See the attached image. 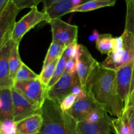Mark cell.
<instances>
[{"instance_id":"f35d334b","label":"cell","mask_w":134,"mask_h":134,"mask_svg":"<svg viewBox=\"0 0 134 134\" xmlns=\"http://www.w3.org/2000/svg\"><path fill=\"white\" fill-rule=\"evenodd\" d=\"M133 3H134V0H133Z\"/></svg>"},{"instance_id":"6da1fadb","label":"cell","mask_w":134,"mask_h":134,"mask_svg":"<svg viewBox=\"0 0 134 134\" xmlns=\"http://www.w3.org/2000/svg\"><path fill=\"white\" fill-rule=\"evenodd\" d=\"M87 94L104 107L107 113L116 118L122 115L124 103L117 91L116 71L102 66H94L85 86Z\"/></svg>"},{"instance_id":"f546056e","label":"cell","mask_w":134,"mask_h":134,"mask_svg":"<svg viewBox=\"0 0 134 134\" xmlns=\"http://www.w3.org/2000/svg\"><path fill=\"white\" fill-rule=\"evenodd\" d=\"M77 101V96L75 94H71L67 96L65 98L63 99L60 103V108L63 112H67L72 108Z\"/></svg>"},{"instance_id":"8992f818","label":"cell","mask_w":134,"mask_h":134,"mask_svg":"<svg viewBox=\"0 0 134 134\" xmlns=\"http://www.w3.org/2000/svg\"><path fill=\"white\" fill-rule=\"evenodd\" d=\"M79 85H81V82L77 73L71 74L65 72L53 86L47 89L46 98L60 104L64 98L72 94L73 88Z\"/></svg>"},{"instance_id":"7c38bea8","label":"cell","mask_w":134,"mask_h":134,"mask_svg":"<svg viewBox=\"0 0 134 134\" xmlns=\"http://www.w3.org/2000/svg\"><path fill=\"white\" fill-rule=\"evenodd\" d=\"M105 109L104 107L97 102L94 98L87 94V96L83 99L76 101L74 105L67 112L78 122L86 120L88 115L97 109Z\"/></svg>"},{"instance_id":"74e56055","label":"cell","mask_w":134,"mask_h":134,"mask_svg":"<svg viewBox=\"0 0 134 134\" xmlns=\"http://www.w3.org/2000/svg\"><path fill=\"white\" fill-rule=\"evenodd\" d=\"M38 134H43V133H38Z\"/></svg>"},{"instance_id":"4fadbf2b","label":"cell","mask_w":134,"mask_h":134,"mask_svg":"<svg viewBox=\"0 0 134 134\" xmlns=\"http://www.w3.org/2000/svg\"><path fill=\"white\" fill-rule=\"evenodd\" d=\"M113 119L108 115L97 122L87 120L77 122L79 134H111L114 132Z\"/></svg>"},{"instance_id":"2e32d148","label":"cell","mask_w":134,"mask_h":134,"mask_svg":"<svg viewBox=\"0 0 134 134\" xmlns=\"http://www.w3.org/2000/svg\"><path fill=\"white\" fill-rule=\"evenodd\" d=\"M43 119L41 114H35L15 122L16 134H38L41 133Z\"/></svg>"},{"instance_id":"ba28073f","label":"cell","mask_w":134,"mask_h":134,"mask_svg":"<svg viewBox=\"0 0 134 134\" xmlns=\"http://www.w3.org/2000/svg\"><path fill=\"white\" fill-rule=\"evenodd\" d=\"M20 10L10 1L0 11V48L11 40L12 33L16 23V18Z\"/></svg>"},{"instance_id":"7402d4cb","label":"cell","mask_w":134,"mask_h":134,"mask_svg":"<svg viewBox=\"0 0 134 134\" xmlns=\"http://www.w3.org/2000/svg\"><path fill=\"white\" fill-rule=\"evenodd\" d=\"M39 75L36 74L34 71L31 70L30 68H28L27 65H26L24 63L16 75L14 80V83L15 82L36 79L39 78Z\"/></svg>"},{"instance_id":"8fae6325","label":"cell","mask_w":134,"mask_h":134,"mask_svg":"<svg viewBox=\"0 0 134 134\" xmlns=\"http://www.w3.org/2000/svg\"><path fill=\"white\" fill-rule=\"evenodd\" d=\"M14 122L35 114H41V108L32 104L20 93L12 88Z\"/></svg>"},{"instance_id":"9c48e42d","label":"cell","mask_w":134,"mask_h":134,"mask_svg":"<svg viewBox=\"0 0 134 134\" xmlns=\"http://www.w3.org/2000/svg\"><path fill=\"white\" fill-rule=\"evenodd\" d=\"M134 61L123 65L116 71L117 91L124 103V109L127 107L131 94Z\"/></svg>"},{"instance_id":"484cf974","label":"cell","mask_w":134,"mask_h":134,"mask_svg":"<svg viewBox=\"0 0 134 134\" xmlns=\"http://www.w3.org/2000/svg\"><path fill=\"white\" fill-rule=\"evenodd\" d=\"M113 126L115 134H130L128 122L124 116L113 119Z\"/></svg>"},{"instance_id":"5bb4252c","label":"cell","mask_w":134,"mask_h":134,"mask_svg":"<svg viewBox=\"0 0 134 134\" xmlns=\"http://www.w3.org/2000/svg\"><path fill=\"white\" fill-rule=\"evenodd\" d=\"M14 43L10 40L0 48V89L13 88L14 85L9 66V55Z\"/></svg>"},{"instance_id":"5b68a950","label":"cell","mask_w":134,"mask_h":134,"mask_svg":"<svg viewBox=\"0 0 134 134\" xmlns=\"http://www.w3.org/2000/svg\"><path fill=\"white\" fill-rule=\"evenodd\" d=\"M13 88L32 104L41 108L46 99L47 88L39 78L15 82Z\"/></svg>"},{"instance_id":"7a4b0ae2","label":"cell","mask_w":134,"mask_h":134,"mask_svg":"<svg viewBox=\"0 0 134 134\" xmlns=\"http://www.w3.org/2000/svg\"><path fill=\"white\" fill-rule=\"evenodd\" d=\"M41 133L79 134L77 122L68 112H63L60 103L55 101L46 98L41 107Z\"/></svg>"},{"instance_id":"e0dca14e","label":"cell","mask_w":134,"mask_h":134,"mask_svg":"<svg viewBox=\"0 0 134 134\" xmlns=\"http://www.w3.org/2000/svg\"><path fill=\"white\" fill-rule=\"evenodd\" d=\"M7 120L14 121L12 88L0 89V122Z\"/></svg>"},{"instance_id":"d6986e66","label":"cell","mask_w":134,"mask_h":134,"mask_svg":"<svg viewBox=\"0 0 134 134\" xmlns=\"http://www.w3.org/2000/svg\"><path fill=\"white\" fill-rule=\"evenodd\" d=\"M19 44L14 43L11 50H10V55L9 58V72H10V78L14 82V78L17 72L20 68L22 67V62L19 54Z\"/></svg>"},{"instance_id":"44dd1931","label":"cell","mask_w":134,"mask_h":134,"mask_svg":"<svg viewBox=\"0 0 134 134\" xmlns=\"http://www.w3.org/2000/svg\"><path fill=\"white\" fill-rule=\"evenodd\" d=\"M114 37L111 34H100L96 41V48L102 54H109L113 48Z\"/></svg>"},{"instance_id":"ffe728a7","label":"cell","mask_w":134,"mask_h":134,"mask_svg":"<svg viewBox=\"0 0 134 134\" xmlns=\"http://www.w3.org/2000/svg\"><path fill=\"white\" fill-rule=\"evenodd\" d=\"M65 48V46L52 41L43 62V68L47 66L48 64L54 62L55 60H59L64 54Z\"/></svg>"},{"instance_id":"ac0fdd59","label":"cell","mask_w":134,"mask_h":134,"mask_svg":"<svg viewBox=\"0 0 134 134\" xmlns=\"http://www.w3.org/2000/svg\"><path fill=\"white\" fill-rule=\"evenodd\" d=\"M116 1L117 0H90L75 8L72 13H85L102 8L113 7L116 4Z\"/></svg>"},{"instance_id":"83f0119b","label":"cell","mask_w":134,"mask_h":134,"mask_svg":"<svg viewBox=\"0 0 134 134\" xmlns=\"http://www.w3.org/2000/svg\"><path fill=\"white\" fill-rule=\"evenodd\" d=\"M79 49V44L77 41L74 42L71 44L67 46L63 54L66 57L67 60L68 59H77Z\"/></svg>"},{"instance_id":"8d00e7d4","label":"cell","mask_w":134,"mask_h":134,"mask_svg":"<svg viewBox=\"0 0 134 134\" xmlns=\"http://www.w3.org/2000/svg\"><path fill=\"white\" fill-rule=\"evenodd\" d=\"M10 1L11 0H0V11H1Z\"/></svg>"},{"instance_id":"4316f807","label":"cell","mask_w":134,"mask_h":134,"mask_svg":"<svg viewBox=\"0 0 134 134\" xmlns=\"http://www.w3.org/2000/svg\"><path fill=\"white\" fill-rule=\"evenodd\" d=\"M122 116L127 120L130 134H134V106H128L124 110Z\"/></svg>"},{"instance_id":"3957f363","label":"cell","mask_w":134,"mask_h":134,"mask_svg":"<svg viewBox=\"0 0 134 134\" xmlns=\"http://www.w3.org/2000/svg\"><path fill=\"white\" fill-rule=\"evenodd\" d=\"M134 61V35L124 30L120 36L114 37L113 48L101 65L116 71Z\"/></svg>"},{"instance_id":"603a6c76","label":"cell","mask_w":134,"mask_h":134,"mask_svg":"<svg viewBox=\"0 0 134 134\" xmlns=\"http://www.w3.org/2000/svg\"><path fill=\"white\" fill-rule=\"evenodd\" d=\"M59 60H55L54 62H52L51 64H48L47 66L42 68L41 72L39 75V79L47 86V88L51 80L52 79V77H53V75L54 73L55 70H56Z\"/></svg>"},{"instance_id":"277c9868","label":"cell","mask_w":134,"mask_h":134,"mask_svg":"<svg viewBox=\"0 0 134 134\" xmlns=\"http://www.w3.org/2000/svg\"><path fill=\"white\" fill-rule=\"evenodd\" d=\"M49 21V17L44 10H39L37 7L31 8L27 14L16 22L12 33L11 40L16 44H20L23 37L30 30L41 22H46L48 23Z\"/></svg>"},{"instance_id":"d6a6232c","label":"cell","mask_w":134,"mask_h":134,"mask_svg":"<svg viewBox=\"0 0 134 134\" xmlns=\"http://www.w3.org/2000/svg\"><path fill=\"white\" fill-rule=\"evenodd\" d=\"M65 72L73 73H77V59H68L65 64Z\"/></svg>"},{"instance_id":"1f68e13d","label":"cell","mask_w":134,"mask_h":134,"mask_svg":"<svg viewBox=\"0 0 134 134\" xmlns=\"http://www.w3.org/2000/svg\"><path fill=\"white\" fill-rule=\"evenodd\" d=\"M107 113L105 110L101 109H97L95 111H93L88 115L86 120L90 122H97L103 118H104L107 115Z\"/></svg>"},{"instance_id":"836d02e7","label":"cell","mask_w":134,"mask_h":134,"mask_svg":"<svg viewBox=\"0 0 134 134\" xmlns=\"http://www.w3.org/2000/svg\"><path fill=\"white\" fill-rule=\"evenodd\" d=\"M72 94H75L77 96V100L86 98L87 96V93L83 87L81 85L75 86L72 91Z\"/></svg>"},{"instance_id":"30bf717a","label":"cell","mask_w":134,"mask_h":134,"mask_svg":"<svg viewBox=\"0 0 134 134\" xmlns=\"http://www.w3.org/2000/svg\"><path fill=\"white\" fill-rule=\"evenodd\" d=\"M98 62L88 49L83 44H79V49L77 58V73L81 86L83 88H85L89 76Z\"/></svg>"},{"instance_id":"e575fe53","label":"cell","mask_w":134,"mask_h":134,"mask_svg":"<svg viewBox=\"0 0 134 134\" xmlns=\"http://www.w3.org/2000/svg\"><path fill=\"white\" fill-rule=\"evenodd\" d=\"M59 1H60V0H43L42 3L43 4V7H44L43 10L48 9V7H50L52 6V5H54V4L56 3V2Z\"/></svg>"},{"instance_id":"52a82bcc","label":"cell","mask_w":134,"mask_h":134,"mask_svg":"<svg viewBox=\"0 0 134 134\" xmlns=\"http://www.w3.org/2000/svg\"><path fill=\"white\" fill-rule=\"evenodd\" d=\"M48 24L51 27L52 42L67 47L77 41L79 31L77 26L67 23L61 18L51 20Z\"/></svg>"},{"instance_id":"9a60e30c","label":"cell","mask_w":134,"mask_h":134,"mask_svg":"<svg viewBox=\"0 0 134 134\" xmlns=\"http://www.w3.org/2000/svg\"><path fill=\"white\" fill-rule=\"evenodd\" d=\"M89 1L90 0H60L43 10L48 14L51 21L61 18L66 14L72 13L75 7Z\"/></svg>"},{"instance_id":"f1b7e54d","label":"cell","mask_w":134,"mask_h":134,"mask_svg":"<svg viewBox=\"0 0 134 134\" xmlns=\"http://www.w3.org/2000/svg\"><path fill=\"white\" fill-rule=\"evenodd\" d=\"M17 7L22 10V9L30 8L31 9L35 7H37L43 0H11Z\"/></svg>"},{"instance_id":"d4e9b609","label":"cell","mask_w":134,"mask_h":134,"mask_svg":"<svg viewBox=\"0 0 134 134\" xmlns=\"http://www.w3.org/2000/svg\"><path fill=\"white\" fill-rule=\"evenodd\" d=\"M67 62V58L64 54L62 56V57L60 58V60H59L58 63L57 64V66H56V70H55L54 73L53 75V77H52V79L50 81L49 84L47 86V89H48L49 88H51V86H53L62 77L63 75L65 73V64H66Z\"/></svg>"},{"instance_id":"cb8c5ba5","label":"cell","mask_w":134,"mask_h":134,"mask_svg":"<svg viewBox=\"0 0 134 134\" xmlns=\"http://www.w3.org/2000/svg\"><path fill=\"white\" fill-rule=\"evenodd\" d=\"M126 4L125 29L134 35V3L133 0H124Z\"/></svg>"},{"instance_id":"d590c367","label":"cell","mask_w":134,"mask_h":134,"mask_svg":"<svg viewBox=\"0 0 134 134\" xmlns=\"http://www.w3.org/2000/svg\"><path fill=\"white\" fill-rule=\"evenodd\" d=\"M100 34H99V33L98 32V31H97L96 30H93L92 34L90 35V38H89V39H90V41L95 40V41H96L97 39L99 38Z\"/></svg>"},{"instance_id":"4dcf8cb0","label":"cell","mask_w":134,"mask_h":134,"mask_svg":"<svg viewBox=\"0 0 134 134\" xmlns=\"http://www.w3.org/2000/svg\"><path fill=\"white\" fill-rule=\"evenodd\" d=\"M0 134H16L15 122L12 120L0 122Z\"/></svg>"}]
</instances>
